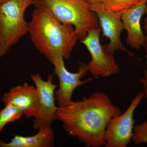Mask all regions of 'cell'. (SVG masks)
Instances as JSON below:
<instances>
[{
    "label": "cell",
    "instance_id": "cell-2",
    "mask_svg": "<svg viewBox=\"0 0 147 147\" xmlns=\"http://www.w3.org/2000/svg\"><path fill=\"white\" fill-rule=\"evenodd\" d=\"M33 5L28 26L35 47L52 64L55 57L68 59L79 40L73 26L60 22L40 0H34Z\"/></svg>",
    "mask_w": 147,
    "mask_h": 147
},
{
    "label": "cell",
    "instance_id": "cell-8",
    "mask_svg": "<svg viewBox=\"0 0 147 147\" xmlns=\"http://www.w3.org/2000/svg\"><path fill=\"white\" fill-rule=\"evenodd\" d=\"M31 79L34 83L39 96V109L34 117L33 127L38 130L40 127L51 126L57 119L55 92L58 85L53 83V74H50L46 81L39 74H32Z\"/></svg>",
    "mask_w": 147,
    "mask_h": 147
},
{
    "label": "cell",
    "instance_id": "cell-3",
    "mask_svg": "<svg viewBox=\"0 0 147 147\" xmlns=\"http://www.w3.org/2000/svg\"><path fill=\"white\" fill-rule=\"evenodd\" d=\"M62 24L71 25L80 40L98 28L99 22L90 5L84 0H40Z\"/></svg>",
    "mask_w": 147,
    "mask_h": 147
},
{
    "label": "cell",
    "instance_id": "cell-21",
    "mask_svg": "<svg viewBox=\"0 0 147 147\" xmlns=\"http://www.w3.org/2000/svg\"><path fill=\"white\" fill-rule=\"evenodd\" d=\"M146 115H147V112H146Z\"/></svg>",
    "mask_w": 147,
    "mask_h": 147
},
{
    "label": "cell",
    "instance_id": "cell-16",
    "mask_svg": "<svg viewBox=\"0 0 147 147\" xmlns=\"http://www.w3.org/2000/svg\"><path fill=\"white\" fill-rule=\"evenodd\" d=\"M84 1L88 3L90 5H102L110 10L113 11L114 12L119 13L121 15V13L119 10L118 9L111 0H84Z\"/></svg>",
    "mask_w": 147,
    "mask_h": 147
},
{
    "label": "cell",
    "instance_id": "cell-4",
    "mask_svg": "<svg viewBox=\"0 0 147 147\" xmlns=\"http://www.w3.org/2000/svg\"><path fill=\"white\" fill-rule=\"evenodd\" d=\"M34 0H8L0 4V59L28 33L25 13Z\"/></svg>",
    "mask_w": 147,
    "mask_h": 147
},
{
    "label": "cell",
    "instance_id": "cell-10",
    "mask_svg": "<svg viewBox=\"0 0 147 147\" xmlns=\"http://www.w3.org/2000/svg\"><path fill=\"white\" fill-rule=\"evenodd\" d=\"M5 105L11 104L21 111L27 118L34 117L39 109V96L36 87L27 83L11 88L2 96Z\"/></svg>",
    "mask_w": 147,
    "mask_h": 147
},
{
    "label": "cell",
    "instance_id": "cell-15",
    "mask_svg": "<svg viewBox=\"0 0 147 147\" xmlns=\"http://www.w3.org/2000/svg\"><path fill=\"white\" fill-rule=\"evenodd\" d=\"M121 13L133 6L141 3L144 0H111Z\"/></svg>",
    "mask_w": 147,
    "mask_h": 147
},
{
    "label": "cell",
    "instance_id": "cell-18",
    "mask_svg": "<svg viewBox=\"0 0 147 147\" xmlns=\"http://www.w3.org/2000/svg\"><path fill=\"white\" fill-rule=\"evenodd\" d=\"M145 34V46L144 47L145 50H146V53L147 54V32H146ZM147 71V60L146 62V69Z\"/></svg>",
    "mask_w": 147,
    "mask_h": 147
},
{
    "label": "cell",
    "instance_id": "cell-12",
    "mask_svg": "<svg viewBox=\"0 0 147 147\" xmlns=\"http://www.w3.org/2000/svg\"><path fill=\"white\" fill-rule=\"evenodd\" d=\"M37 134L24 137L15 135L9 143L0 140L1 147H52L54 146L55 134L52 126L40 127Z\"/></svg>",
    "mask_w": 147,
    "mask_h": 147
},
{
    "label": "cell",
    "instance_id": "cell-20",
    "mask_svg": "<svg viewBox=\"0 0 147 147\" xmlns=\"http://www.w3.org/2000/svg\"><path fill=\"white\" fill-rule=\"evenodd\" d=\"M7 1H8V0H0V4L5 2Z\"/></svg>",
    "mask_w": 147,
    "mask_h": 147
},
{
    "label": "cell",
    "instance_id": "cell-7",
    "mask_svg": "<svg viewBox=\"0 0 147 147\" xmlns=\"http://www.w3.org/2000/svg\"><path fill=\"white\" fill-rule=\"evenodd\" d=\"M64 59L61 57L53 58L52 64L55 66L53 75L58 76L59 80V89L55 92V96L58 107L69 105L72 101L74 92L76 88L91 82L94 77L82 80L88 72L85 64L78 62L79 71L76 73L69 71L65 65Z\"/></svg>",
    "mask_w": 147,
    "mask_h": 147
},
{
    "label": "cell",
    "instance_id": "cell-1",
    "mask_svg": "<svg viewBox=\"0 0 147 147\" xmlns=\"http://www.w3.org/2000/svg\"><path fill=\"white\" fill-rule=\"evenodd\" d=\"M122 113L108 95L95 92L89 97L58 107L56 116L69 136L76 137L87 147H101L105 146L108 122Z\"/></svg>",
    "mask_w": 147,
    "mask_h": 147
},
{
    "label": "cell",
    "instance_id": "cell-11",
    "mask_svg": "<svg viewBox=\"0 0 147 147\" xmlns=\"http://www.w3.org/2000/svg\"><path fill=\"white\" fill-rule=\"evenodd\" d=\"M147 0L124 11L121 15L124 30L127 32L126 40L129 46L139 50L144 47L145 34L141 26L142 16L146 14Z\"/></svg>",
    "mask_w": 147,
    "mask_h": 147
},
{
    "label": "cell",
    "instance_id": "cell-14",
    "mask_svg": "<svg viewBox=\"0 0 147 147\" xmlns=\"http://www.w3.org/2000/svg\"><path fill=\"white\" fill-rule=\"evenodd\" d=\"M131 141L136 145L147 144V119L144 122L134 126Z\"/></svg>",
    "mask_w": 147,
    "mask_h": 147
},
{
    "label": "cell",
    "instance_id": "cell-9",
    "mask_svg": "<svg viewBox=\"0 0 147 147\" xmlns=\"http://www.w3.org/2000/svg\"><path fill=\"white\" fill-rule=\"evenodd\" d=\"M90 7L97 16L103 36L110 40L108 44L102 46L106 53L114 56L116 51H120L131 57L134 56V54L125 47L121 40V33L124 30L121 14L102 5H90Z\"/></svg>",
    "mask_w": 147,
    "mask_h": 147
},
{
    "label": "cell",
    "instance_id": "cell-19",
    "mask_svg": "<svg viewBox=\"0 0 147 147\" xmlns=\"http://www.w3.org/2000/svg\"><path fill=\"white\" fill-rule=\"evenodd\" d=\"M145 14H146V16L144 20V29L146 32H147V6L146 11Z\"/></svg>",
    "mask_w": 147,
    "mask_h": 147
},
{
    "label": "cell",
    "instance_id": "cell-5",
    "mask_svg": "<svg viewBox=\"0 0 147 147\" xmlns=\"http://www.w3.org/2000/svg\"><path fill=\"white\" fill-rule=\"evenodd\" d=\"M144 97V92H139L124 113L110 119L105 129V147H127L130 144L135 123L134 112Z\"/></svg>",
    "mask_w": 147,
    "mask_h": 147
},
{
    "label": "cell",
    "instance_id": "cell-17",
    "mask_svg": "<svg viewBox=\"0 0 147 147\" xmlns=\"http://www.w3.org/2000/svg\"><path fill=\"white\" fill-rule=\"evenodd\" d=\"M140 82L143 88V92L144 97L147 98V71L145 70L144 72V77L140 79Z\"/></svg>",
    "mask_w": 147,
    "mask_h": 147
},
{
    "label": "cell",
    "instance_id": "cell-6",
    "mask_svg": "<svg viewBox=\"0 0 147 147\" xmlns=\"http://www.w3.org/2000/svg\"><path fill=\"white\" fill-rule=\"evenodd\" d=\"M99 27L89 32L84 39L80 40L89 52L91 60L85 64L87 71L94 78L106 77L119 72V65L114 56L106 53L100 41Z\"/></svg>",
    "mask_w": 147,
    "mask_h": 147
},
{
    "label": "cell",
    "instance_id": "cell-13",
    "mask_svg": "<svg viewBox=\"0 0 147 147\" xmlns=\"http://www.w3.org/2000/svg\"><path fill=\"white\" fill-rule=\"evenodd\" d=\"M23 116L22 112L13 105H5V107L0 111V133L7 124L16 121Z\"/></svg>",
    "mask_w": 147,
    "mask_h": 147
}]
</instances>
